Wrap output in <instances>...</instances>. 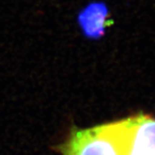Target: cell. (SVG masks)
Returning <instances> with one entry per match:
<instances>
[{
    "label": "cell",
    "mask_w": 155,
    "mask_h": 155,
    "mask_svg": "<svg viewBox=\"0 0 155 155\" xmlns=\"http://www.w3.org/2000/svg\"><path fill=\"white\" fill-rule=\"evenodd\" d=\"M133 116L90 128H73L61 145L62 155H127Z\"/></svg>",
    "instance_id": "cell-1"
},
{
    "label": "cell",
    "mask_w": 155,
    "mask_h": 155,
    "mask_svg": "<svg viewBox=\"0 0 155 155\" xmlns=\"http://www.w3.org/2000/svg\"><path fill=\"white\" fill-rule=\"evenodd\" d=\"M77 20L84 36L97 40L104 35L106 28L110 25V11L105 3L93 1L79 11Z\"/></svg>",
    "instance_id": "cell-2"
},
{
    "label": "cell",
    "mask_w": 155,
    "mask_h": 155,
    "mask_svg": "<svg viewBox=\"0 0 155 155\" xmlns=\"http://www.w3.org/2000/svg\"><path fill=\"white\" fill-rule=\"evenodd\" d=\"M127 155H155V118L133 116V127Z\"/></svg>",
    "instance_id": "cell-3"
}]
</instances>
